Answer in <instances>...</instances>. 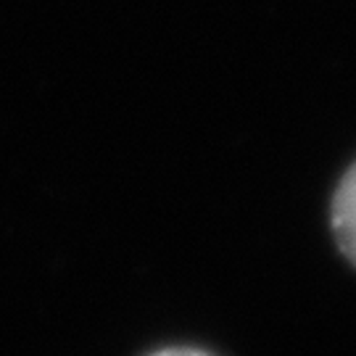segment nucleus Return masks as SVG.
I'll return each mask as SVG.
<instances>
[{
  "label": "nucleus",
  "mask_w": 356,
  "mask_h": 356,
  "mask_svg": "<svg viewBox=\"0 0 356 356\" xmlns=\"http://www.w3.org/2000/svg\"><path fill=\"white\" fill-rule=\"evenodd\" d=\"M330 229L341 254L356 267V161L338 179L330 201Z\"/></svg>",
  "instance_id": "obj_1"
},
{
  "label": "nucleus",
  "mask_w": 356,
  "mask_h": 356,
  "mask_svg": "<svg viewBox=\"0 0 356 356\" xmlns=\"http://www.w3.org/2000/svg\"><path fill=\"white\" fill-rule=\"evenodd\" d=\"M148 356H216L206 348H195V346H169V348H159Z\"/></svg>",
  "instance_id": "obj_2"
}]
</instances>
